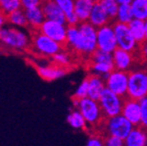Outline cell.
Masks as SVG:
<instances>
[{
	"mask_svg": "<svg viewBox=\"0 0 147 146\" xmlns=\"http://www.w3.org/2000/svg\"><path fill=\"white\" fill-rule=\"evenodd\" d=\"M78 27V39L71 49L80 56L89 58L97 49V28L89 22L79 23Z\"/></svg>",
	"mask_w": 147,
	"mask_h": 146,
	"instance_id": "1",
	"label": "cell"
},
{
	"mask_svg": "<svg viewBox=\"0 0 147 146\" xmlns=\"http://www.w3.org/2000/svg\"><path fill=\"white\" fill-rule=\"evenodd\" d=\"M73 104L74 108H78L80 110L89 126L98 127L104 120L103 112L98 100L92 99L88 96L81 99L73 97Z\"/></svg>",
	"mask_w": 147,
	"mask_h": 146,
	"instance_id": "2",
	"label": "cell"
},
{
	"mask_svg": "<svg viewBox=\"0 0 147 146\" xmlns=\"http://www.w3.org/2000/svg\"><path fill=\"white\" fill-rule=\"evenodd\" d=\"M100 126L105 136L106 135H113V136H117L122 139H125L128 136L130 131L134 127L133 124L128 119H126L122 114L109 116V118H104Z\"/></svg>",
	"mask_w": 147,
	"mask_h": 146,
	"instance_id": "3",
	"label": "cell"
},
{
	"mask_svg": "<svg viewBox=\"0 0 147 146\" xmlns=\"http://www.w3.org/2000/svg\"><path fill=\"white\" fill-rule=\"evenodd\" d=\"M147 96V69H136L129 72L127 97L140 100Z\"/></svg>",
	"mask_w": 147,
	"mask_h": 146,
	"instance_id": "4",
	"label": "cell"
},
{
	"mask_svg": "<svg viewBox=\"0 0 147 146\" xmlns=\"http://www.w3.org/2000/svg\"><path fill=\"white\" fill-rule=\"evenodd\" d=\"M0 42L8 48L23 50L29 47L30 38L18 27H4L0 31Z\"/></svg>",
	"mask_w": 147,
	"mask_h": 146,
	"instance_id": "5",
	"label": "cell"
},
{
	"mask_svg": "<svg viewBox=\"0 0 147 146\" xmlns=\"http://www.w3.org/2000/svg\"><path fill=\"white\" fill-rule=\"evenodd\" d=\"M88 62L89 69L92 73L100 75L104 78L115 69L113 53L100 50L98 48L88 58Z\"/></svg>",
	"mask_w": 147,
	"mask_h": 146,
	"instance_id": "6",
	"label": "cell"
},
{
	"mask_svg": "<svg viewBox=\"0 0 147 146\" xmlns=\"http://www.w3.org/2000/svg\"><path fill=\"white\" fill-rule=\"evenodd\" d=\"M124 100V97L117 95L113 91H110L109 89L105 88L98 99L104 118H109V116L122 114Z\"/></svg>",
	"mask_w": 147,
	"mask_h": 146,
	"instance_id": "7",
	"label": "cell"
},
{
	"mask_svg": "<svg viewBox=\"0 0 147 146\" xmlns=\"http://www.w3.org/2000/svg\"><path fill=\"white\" fill-rule=\"evenodd\" d=\"M32 47L36 52L43 56H53L63 49V45L58 43L50 37L39 32L33 36Z\"/></svg>",
	"mask_w": 147,
	"mask_h": 146,
	"instance_id": "8",
	"label": "cell"
},
{
	"mask_svg": "<svg viewBox=\"0 0 147 146\" xmlns=\"http://www.w3.org/2000/svg\"><path fill=\"white\" fill-rule=\"evenodd\" d=\"M104 79H105V87L107 89L126 98L128 93L129 72L113 69Z\"/></svg>",
	"mask_w": 147,
	"mask_h": 146,
	"instance_id": "9",
	"label": "cell"
},
{
	"mask_svg": "<svg viewBox=\"0 0 147 146\" xmlns=\"http://www.w3.org/2000/svg\"><path fill=\"white\" fill-rule=\"evenodd\" d=\"M113 25L117 42V48H122L125 50L137 53L140 44L136 41L134 36L132 35L129 25L119 23V22H115Z\"/></svg>",
	"mask_w": 147,
	"mask_h": 146,
	"instance_id": "10",
	"label": "cell"
},
{
	"mask_svg": "<svg viewBox=\"0 0 147 146\" xmlns=\"http://www.w3.org/2000/svg\"><path fill=\"white\" fill-rule=\"evenodd\" d=\"M97 48L106 52L113 53L117 48L115 29L111 23L97 28Z\"/></svg>",
	"mask_w": 147,
	"mask_h": 146,
	"instance_id": "11",
	"label": "cell"
},
{
	"mask_svg": "<svg viewBox=\"0 0 147 146\" xmlns=\"http://www.w3.org/2000/svg\"><path fill=\"white\" fill-rule=\"evenodd\" d=\"M67 24L51 21V20H45L41 27L39 28L40 32L62 45H65V41H67Z\"/></svg>",
	"mask_w": 147,
	"mask_h": 146,
	"instance_id": "12",
	"label": "cell"
},
{
	"mask_svg": "<svg viewBox=\"0 0 147 146\" xmlns=\"http://www.w3.org/2000/svg\"><path fill=\"white\" fill-rule=\"evenodd\" d=\"M113 57L115 69L125 72L132 71L137 59H139L137 53L125 50L122 48H117V50L113 53Z\"/></svg>",
	"mask_w": 147,
	"mask_h": 146,
	"instance_id": "13",
	"label": "cell"
},
{
	"mask_svg": "<svg viewBox=\"0 0 147 146\" xmlns=\"http://www.w3.org/2000/svg\"><path fill=\"white\" fill-rule=\"evenodd\" d=\"M122 114L131 122L134 126H139L141 123L140 100L126 97L122 108Z\"/></svg>",
	"mask_w": 147,
	"mask_h": 146,
	"instance_id": "14",
	"label": "cell"
},
{
	"mask_svg": "<svg viewBox=\"0 0 147 146\" xmlns=\"http://www.w3.org/2000/svg\"><path fill=\"white\" fill-rule=\"evenodd\" d=\"M41 7L43 9L46 20L67 24V16L54 0H43Z\"/></svg>",
	"mask_w": 147,
	"mask_h": 146,
	"instance_id": "15",
	"label": "cell"
},
{
	"mask_svg": "<svg viewBox=\"0 0 147 146\" xmlns=\"http://www.w3.org/2000/svg\"><path fill=\"white\" fill-rule=\"evenodd\" d=\"M88 80V97L98 100L103 90L105 89V79L97 74L91 73L87 77Z\"/></svg>",
	"mask_w": 147,
	"mask_h": 146,
	"instance_id": "16",
	"label": "cell"
},
{
	"mask_svg": "<svg viewBox=\"0 0 147 146\" xmlns=\"http://www.w3.org/2000/svg\"><path fill=\"white\" fill-rule=\"evenodd\" d=\"M126 146H146L147 129L142 126H134L126 138L124 139Z\"/></svg>",
	"mask_w": 147,
	"mask_h": 146,
	"instance_id": "17",
	"label": "cell"
},
{
	"mask_svg": "<svg viewBox=\"0 0 147 146\" xmlns=\"http://www.w3.org/2000/svg\"><path fill=\"white\" fill-rule=\"evenodd\" d=\"M40 77L46 81H54L60 79L67 74V70L64 66L53 64L49 66H40L37 68Z\"/></svg>",
	"mask_w": 147,
	"mask_h": 146,
	"instance_id": "18",
	"label": "cell"
},
{
	"mask_svg": "<svg viewBox=\"0 0 147 146\" xmlns=\"http://www.w3.org/2000/svg\"><path fill=\"white\" fill-rule=\"evenodd\" d=\"M88 22L90 24H92L94 27L99 28L106 25V24L111 23L113 21H111V18L107 14V12L105 11V9L102 7V5L98 1V2L95 3L93 8H92Z\"/></svg>",
	"mask_w": 147,
	"mask_h": 146,
	"instance_id": "19",
	"label": "cell"
},
{
	"mask_svg": "<svg viewBox=\"0 0 147 146\" xmlns=\"http://www.w3.org/2000/svg\"><path fill=\"white\" fill-rule=\"evenodd\" d=\"M98 1L99 0H75V12L80 23L88 22L92 8Z\"/></svg>",
	"mask_w": 147,
	"mask_h": 146,
	"instance_id": "20",
	"label": "cell"
},
{
	"mask_svg": "<svg viewBox=\"0 0 147 146\" xmlns=\"http://www.w3.org/2000/svg\"><path fill=\"white\" fill-rule=\"evenodd\" d=\"M26 16H27L28 25L31 26L32 28L38 29L41 27V25L45 21V14L43 12V9L41 6L33 7V8L25 9Z\"/></svg>",
	"mask_w": 147,
	"mask_h": 146,
	"instance_id": "21",
	"label": "cell"
},
{
	"mask_svg": "<svg viewBox=\"0 0 147 146\" xmlns=\"http://www.w3.org/2000/svg\"><path fill=\"white\" fill-rule=\"evenodd\" d=\"M58 6L62 9L67 16V25H78L80 23L75 12V0H54Z\"/></svg>",
	"mask_w": 147,
	"mask_h": 146,
	"instance_id": "22",
	"label": "cell"
},
{
	"mask_svg": "<svg viewBox=\"0 0 147 146\" xmlns=\"http://www.w3.org/2000/svg\"><path fill=\"white\" fill-rule=\"evenodd\" d=\"M130 31L134 36L135 40L140 44L146 40V30H145V21L133 18L130 23L128 24Z\"/></svg>",
	"mask_w": 147,
	"mask_h": 146,
	"instance_id": "23",
	"label": "cell"
},
{
	"mask_svg": "<svg viewBox=\"0 0 147 146\" xmlns=\"http://www.w3.org/2000/svg\"><path fill=\"white\" fill-rule=\"evenodd\" d=\"M67 122L71 128L76 129V130H84L87 128V122H86L85 118L83 116L81 112L78 108L73 110L69 114H67Z\"/></svg>",
	"mask_w": 147,
	"mask_h": 146,
	"instance_id": "24",
	"label": "cell"
},
{
	"mask_svg": "<svg viewBox=\"0 0 147 146\" xmlns=\"http://www.w3.org/2000/svg\"><path fill=\"white\" fill-rule=\"evenodd\" d=\"M7 23L18 28H26L27 26H29L25 9L24 10L22 8L16 9L11 14H7Z\"/></svg>",
	"mask_w": 147,
	"mask_h": 146,
	"instance_id": "25",
	"label": "cell"
},
{
	"mask_svg": "<svg viewBox=\"0 0 147 146\" xmlns=\"http://www.w3.org/2000/svg\"><path fill=\"white\" fill-rule=\"evenodd\" d=\"M131 8L134 18L146 21L147 20V0H133Z\"/></svg>",
	"mask_w": 147,
	"mask_h": 146,
	"instance_id": "26",
	"label": "cell"
},
{
	"mask_svg": "<svg viewBox=\"0 0 147 146\" xmlns=\"http://www.w3.org/2000/svg\"><path fill=\"white\" fill-rule=\"evenodd\" d=\"M134 18L132 8L130 4H119V9H117V16H115V21L122 24H127L128 25L130 22Z\"/></svg>",
	"mask_w": 147,
	"mask_h": 146,
	"instance_id": "27",
	"label": "cell"
},
{
	"mask_svg": "<svg viewBox=\"0 0 147 146\" xmlns=\"http://www.w3.org/2000/svg\"><path fill=\"white\" fill-rule=\"evenodd\" d=\"M20 8H23L22 0H0V10L6 16Z\"/></svg>",
	"mask_w": 147,
	"mask_h": 146,
	"instance_id": "28",
	"label": "cell"
},
{
	"mask_svg": "<svg viewBox=\"0 0 147 146\" xmlns=\"http://www.w3.org/2000/svg\"><path fill=\"white\" fill-rule=\"evenodd\" d=\"M100 4L102 5L105 11L111 18V21H115V16H117V9H119V3L117 2V0H99Z\"/></svg>",
	"mask_w": 147,
	"mask_h": 146,
	"instance_id": "29",
	"label": "cell"
},
{
	"mask_svg": "<svg viewBox=\"0 0 147 146\" xmlns=\"http://www.w3.org/2000/svg\"><path fill=\"white\" fill-rule=\"evenodd\" d=\"M78 36H79L78 25H67L65 45H67V47L71 48L74 46V44L76 43L77 39H78Z\"/></svg>",
	"mask_w": 147,
	"mask_h": 146,
	"instance_id": "30",
	"label": "cell"
},
{
	"mask_svg": "<svg viewBox=\"0 0 147 146\" xmlns=\"http://www.w3.org/2000/svg\"><path fill=\"white\" fill-rule=\"evenodd\" d=\"M53 58V62L56 64H59L61 66H64V68H67V66H69L71 62V58L69 56V52L67 51H63V50H60L59 52H57L56 54H54L52 56Z\"/></svg>",
	"mask_w": 147,
	"mask_h": 146,
	"instance_id": "31",
	"label": "cell"
},
{
	"mask_svg": "<svg viewBox=\"0 0 147 146\" xmlns=\"http://www.w3.org/2000/svg\"><path fill=\"white\" fill-rule=\"evenodd\" d=\"M88 96V80L87 78L84 79V80L81 82V84L77 87L75 94H74V97L75 98H84V97H87Z\"/></svg>",
	"mask_w": 147,
	"mask_h": 146,
	"instance_id": "32",
	"label": "cell"
},
{
	"mask_svg": "<svg viewBox=\"0 0 147 146\" xmlns=\"http://www.w3.org/2000/svg\"><path fill=\"white\" fill-rule=\"evenodd\" d=\"M140 106H141V123L140 126L143 128L147 129V96L140 99Z\"/></svg>",
	"mask_w": 147,
	"mask_h": 146,
	"instance_id": "33",
	"label": "cell"
},
{
	"mask_svg": "<svg viewBox=\"0 0 147 146\" xmlns=\"http://www.w3.org/2000/svg\"><path fill=\"white\" fill-rule=\"evenodd\" d=\"M104 145L106 146H123L125 145L124 139L113 136V135H106L104 137Z\"/></svg>",
	"mask_w": 147,
	"mask_h": 146,
	"instance_id": "34",
	"label": "cell"
},
{
	"mask_svg": "<svg viewBox=\"0 0 147 146\" xmlns=\"http://www.w3.org/2000/svg\"><path fill=\"white\" fill-rule=\"evenodd\" d=\"M88 146H102L104 145V137L101 134L91 135L87 140Z\"/></svg>",
	"mask_w": 147,
	"mask_h": 146,
	"instance_id": "35",
	"label": "cell"
},
{
	"mask_svg": "<svg viewBox=\"0 0 147 146\" xmlns=\"http://www.w3.org/2000/svg\"><path fill=\"white\" fill-rule=\"evenodd\" d=\"M137 54L138 57H139V59L147 62V40H145L144 42L140 43L139 48H138Z\"/></svg>",
	"mask_w": 147,
	"mask_h": 146,
	"instance_id": "36",
	"label": "cell"
},
{
	"mask_svg": "<svg viewBox=\"0 0 147 146\" xmlns=\"http://www.w3.org/2000/svg\"><path fill=\"white\" fill-rule=\"evenodd\" d=\"M43 0H22V7L24 9L33 8V7L41 6Z\"/></svg>",
	"mask_w": 147,
	"mask_h": 146,
	"instance_id": "37",
	"label": "cell"
},
{
	"mask_svg": "<svg viewBox=\"0 0 147 146\" xmlns=\"http://www.w3.org/2000/svg\"><path fill=\"white\" fill-rule=\"evenodd\" d=\"M7 23V16L3 11L0 10V31L5 27V24Z\"/></svg>",
	"mask_w": 147,
	"mask_h": 146,
	"instance_id": "38",
	"label": "cell"
},
{
	"mask_svg": "<svg viewBox=\"0 0 147 146\" xmlns=\"http://www.w3.org/2000/svg\"><path fill=\"white\" fill-rule=\"evenodd\" d=\"M133 0H117V2L119 4H131Z\"/></svg>",
	"mask_w": 147,
	"mask_h": 146,
	"instance_id": "39",
	"label": "cell"
},
{
	"mask_svg": "<svg viewBox=\"0 0 147 146\" xmlns=\"http://www.w3.org/2000/svg\"><path fill=\"white\" fill-rule=\"evenodd\" d=\"M145 30H146V40H147V20L145 21Z\"/></svg>",
	"mask_w": 147,
	"mask_h": 146,
	"instance_id": "40",
	"label": "cell"
}]
</instances>
